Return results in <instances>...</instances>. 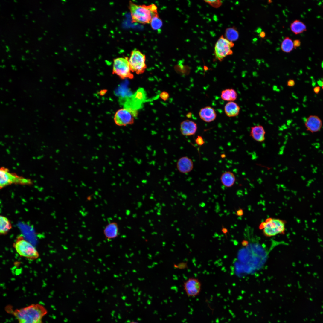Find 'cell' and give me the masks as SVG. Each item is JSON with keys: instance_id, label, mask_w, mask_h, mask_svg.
<instances>
[{"instance_id": "18", "label": "cell", "mask_w": 323, "mask_h": 323, "mask_svg": "<svg viewBox=\"0 0 323 323\" xmlns=\"http://www.w3.org/2000/svg\"><path fill=\"white\" fill-rule=\"evenodd\" d=\"M240 109L239 105L234 101L228 102L226 104L224 108L225 113L229 117L237 116L239 114Z\"/></svg>"}, {"instance_id": "17", "label": "cell", "mask_w": 323, "mask_h": 323, "mask_svg": "<svg viewBox=\"0 0 323 323\" xmlns=\"http://www.w3.org/2000/svg\"><path fill=\"white\" fill-rule=\"evenodd\" d=\"M266 133L263 126L260 125H256L251 127L250 135L255 141L262 142L265 139Z\"/></svg>"}, {"instance_id": "40", "label": "cell", "mask_w": 323, "mask_h": 323, "mask_svg": "<svg viewBox=\"0 0 323 323\" xmlns=\"http://www.w3.org/2000/svg\"><path fill=\"white\" fill-rule=\"evenodd\" d=\"M25 42H27V41H25Z\"/></svg>"}, {"instance_id": "26", "label": "cell", "mask_w": 323, "mask_h": 323, "mask_svg": "<svg viewBox=\"0 0 323 323\" xmlns=\"http://www.w3.org/2000/svg\"><path fill=\"white\" fill-rule=\"evenodd\" d=\"M213 7L217 8L222 4V2L220 0H208L205 1Z\"/></svg>"}, {"instance_id": "36", "label": "cell", "mask_w": 323, "mask_h": 323, "mask_svg": "<svg viewBox=\"0 0 323 323\" xmlns=\"http://www.w3.org/2000/svg\"><path fill=\"white\" fill-rule=\"evenodd\" d=\"M129 323H138V322H136V321H131V322H129Z\"/></svg>"}, {"instance_id": "25", "label": "cell", "mask_w": 323, "mask_h": 323, "mask_svg": "<svg viewBox=\"0 0 323 323\" xmlns=\"http://www.w3.org/2000/svg\"><path fill=\"white\" fill-rule=\"evenodd\" d=\"M150 23L151 28L154 30H158L160 29L163 25L162 21L159 17L158 14L152 18Z\"/></svg>"}, {"instance_id": "13", "label": "cell", "mask_w": 323, "mask_h": 323, "mask_svg": "<svg viewBox=\"0 0 323 323\" xmlns=\"http://www.w3.org/2000/svg\"><path fill=\"white\" fill-rule=\"evenodd\" d=\"M197 129L196 123L191 120H184L180 124V131L182 135L184 136H189L194 135Z\"/></svg>"}, {"instance_id": "3", "label": "cell", "mask_w": 323, "mask_h": 323, "mask_svg": "<svg viewBox=\"0 0 323 323\" xmlns=\"http://www.w3.org/2000/svg\"><path fill=\"white\" fill-rule=\"evenodd\" d=\"M13 247L20 256L29 260H36L39 257V254L36 248L22 235L17 237Z\"/></svg>"}, {"instance_id": "10", "label": "cell", "mask_w": 323, "mask_h": 323, "mask_svg": "<svg viewBox=\"0 0 323 323\" xmlns=\"http://www.w3.org/2000/svg\"><path fill=\"white\" fill-rule=\"evenodd\" d=\"M144 92L143 89H138L133 95L125 102L124 108L137 111L145 98Z\"/></svg>"}, {"instance_id": "34", "label": "cell", "mask_w": 323, "mask_h": 323, "mask_svg": "<svg viewBox=\"0 0 323 323\" xmlns=\"http://www.w3.org/2000/svg\"><path fill=\"white\" fill-rule=\"evenodd\" d=\"M221 230L222 232L224 234H226L228 232L227 229L224 227L222 228Z\"/></svg>"}, {"instance_id": "39", "label": "cell", "mask_w": 323, "mask_h": 323, "mask_svg": "<svg viewBox=\"0 0 323 323\" xmlns=\"http://www.w3.org/2000/svg\"><path fill=\"white\" fill-rule=\"evenodd\" d=\"M33 22H35V21H33Z\"/></svg>"}, {"instance_id": "20", "label": "cell", "mask_w": 323, "mask_h": 323, "mask_svg": "<svg viewBox=\"0 0 323 323\" xmlns=\"http://www.w3.org/2000/svg\"><path fill=\"white\" fill-rule=\"evenodd\" d=\"M290 28L291 31L295 35L302 33L307 30L305 24L298 19L292 21L290 24Z\"/></svg>"}, {"instance_id": "22", "label": "cell", "mask_w": 323, "mask_h": 323, "mask_svg": "<svg viewBox=\"0 0 323 323\" xmlns=\"http://www.w3.org/2000/svg\"><path fill=\"white\" fill-rule=\"evenodd\" d=\"M10 221L6 217L1 215L0 217V233L4 235L7 234L12 228Z\"/></svg>"}, {"instance_id": "41", "label": "cell", "mask_w": 323, "mask_h": 323, "mask_svg": "<svg viewBox=\"0 0 323 323\" xmlns=\"http://www.w3.org/2000/svg\"><path fill=\"white\" fill-rule=\"evenodd\" d=\"M2 41H3V42L4 41L3 40H2Z\"/></svg>"}, {"instance_id": "27", "label": "cell", "mask_w": 323, "mask_h": 323, "mask_svg": "<svg viewBox=\"0 0 323 323\" xmlns=\"http://www.w3.org/2000/svg\"><path fill=\"white\" fill-rule=\"evenodd\" d=\"M195 142L199 146L203 145L205 143L202 137L200 135L197 136L195 139Z\"/></svg>"}, {"instance_id": "12", "label": "cell", "mask_w": 323, "mask_h": 323, "mask_svg": "<svg viewBox=\"0 0 323 323\" xmlns=\"http://www.w3.org/2000/svg\"><path fill=\"white\" fill-rule=\"evenodd\" d=\"M304 124L307 130L312 133L319 131L322 125L321 119L315 115H310L305 120Z\"/></svg>"}, {"instance_id": "6", "label": "cell", "mask_w": 323, "mask_h": 323, "mask_svg": "<svg viewBox=\"0 0 323 323\" xmlns=\"http://www.w3.org/2000/svg\"><path fill=\"white\" fill-rule=\"evenodd\" d=\"M146 56L139 50L135 49L131 53L129 62L132 72L137 74H141L145 71L147 66Z\"/></svg>"}, {"instance_id": "14", "label": "cell", "mask_w": 323, "mask_h": 323, "mask_svg": "<svg viewBox=\"0 0 323 323\" xmlns=\"http://www.w3.org/2000/svg\"><path fill=\"white\" fill-rule=\"evenodd\" d=\"M176 167L179 172L183 174L187 173L193 170V162L188 157L183 156L178 160L176 163Z\"/></svg>"}, {"instance_id": "28", "label": "cell", "mask_w": 323, "mask_h": 323, "mask_svg": "<svg viewBox=\"0 0 323 323\" xmlns=\"http://www.w3.org/2000/svg\"><path fill=\"white\" fill-rule=\"evenodd\" d=\"M160 97L163 100L166 101L169 98V95L167 92L163 91L160 94Z\"/></svg>"}, {"instance_id": "16", "label": "cell", "mask_w": 323, "mask_h": 323, "mask_svg": "<svg viewBox=\"0 0 323 323\" xmlns=\"http://www.w3.org/2000/svg\"><path fill=\"white\" fill-rule=\"evenodd\" d=\"M199 115L201 120L208 123L214 121L217 116L214 109L210 106H206L201 108L199 112Z\"/></svg>"}, {"instance_id": "30", "label": "cell", "mask_w": 323, "mask_h": 323, "mask_svg": "<svg viewBox=\"0 0 323 323\" xmlns=\"http://www.w3.org/2000/svg\"><path fill=\"white\" fill-rule=\"evenodd\" d=\"M287 86L290 87H292L295 85V83L293 80L290 79L287 81Z\"/></svg>"}, {"instance_id": "29", "label": "cell", "mask_w": 323, "mask_h": 323, "mask_svg": "<svg viewBox=\"0 0 323 323\" xmlns=\"http://www.w3.org/2000/svg\"><path fill=\"white\" fill-rule=\"evenodd\" d=\"M293 45L294 48L299 47L301 45V42L300 40L296 39L293 41Z\"/></svg>"}, {"instance_id": "9", "label": "cell", "mask_w": 323, "mask_h": 323, "mask_svg": "<svg viewBox=\"0 0 323 323\" xmlns=\"http://www.w3.org/2000/svg\"><path fill=\"white\" fill-rule=\"evenodd\" d=\"M0 189L12 184H30L31 181L22 177H19L8 171L6 168H1L0 170Z\"/></svg>"}, {"instance_id": "31", "label": "cell", "mask_w": 323, "mask_h": 323, "mask_svg": "<svg viewBox=\"0 0 323 323\" xmlns=\"http://www.w3.org/2000/svg\"><path fill=\"white\" fill-rule=\"evenodd\" d=\"M236 215L238 216H241L243 214V210L241 209H239L236 211Z\"/></svg>"}, {"instance_id": "5", "label": "cell", "mask_w": 323, "mask_h": 323, "mask_svg": "<svg viewBox=\"0 0 323 323\" xmlns=\"http://www.w3.org/2000/svg\"><path fill=\"white\" fill-rule=\"evenodd\" d=\"M127 57H118L114 60L112 74L122 79H132L134 75L131 73Z\"/></svg>"}, {"instance_id": "2", "label": "cell", "mask_w": 323, "mask_h": 323, "mask_svg": "<svg viewBox=\"0 0 323 323\" xmlns=\"http://www.w3.org/2000/svg\"><path fill=\"white\" fill-rule=\"evenodd\" d=\"M129 8L132 22L149 23L152 18L158 14L157 7L153 4L148 5H140L130 1Z\"/></svg>"}, {"instance_id": "32", "label": "cell", "mask_w": 323, "mask_h": 323, "mask_svg": "<svg viewBox=\"0 0 323 323\" xmlns=\"http://www.w3.org/2000/svg\"><path fill=\"white\" fill-rule=\"evenodd\" d=\"M320 90V87L319 86H316L313 89V91L316 94H318Z\"/></svg>"}, {"instance_id": "1", "label": "cell", "mask_w": 323, "mask_h": 323, "mask_svg": "<svg viewBox=\"0 0 323 323\" xmlns=\"http://www.w3.org/2000/svg\"><path fill=\"white\" fill-rule=\"evenodd\" d=\"M5 310L13 315L18 323H43V318L47 313L45 307L39 304H33L15 310L11 306H7Z\"/></svg>"}, {"instance_id": "38", "label": "cell", "mask_w": 323, "mask_h": 323, "mask_svg": "<svg viewBox=\"0 0 323 323\" xmlns=\"http://www.w3.org/2000/svg\"><path fill=\"white\" fill-rule=\"evenodd\" d=\"M322 89H323V83H322Z\"/></svg>"}, {"instance_id": "7", "label": "cell", "mask_w": 323, "mask_h": 323, "mask_svg": "<svg viewBox=\"0 0 323 323\" xmlns=\"http://www.w3.org/2000/svg\"><path fill=\"white\" fill-rule=\"evenodd\" d=\"M137 110L125 108L118 110L114 117L115 124L119 126H126L134 124L135 119L138 116Z\"/></svg>"}, {"instance_id": "11", "label": "cell", "mask_w": 323, "mask_h": 323, "mask_svg": "<svg viewBox=\"0 0 323 323\" xmlns=\"http://www.w3.org/2000/svg\"><path fill=\"white\" fill-rule=\"evenodd\" d=\"M201 284L196 278H191L184 284V289L187 295L190 297H195L198 295L201 291Z\"/></svg>"}, {"instance_id": "23", "label": "cell", "mask_w": 323, "mask_h": 323, "mask_svg": "<svg viewBox=\"0 0 323 323\" xmlns=\"http://www.w3.org/2000/svg\"><path fill=\"white\" fill-rule=\"evenodd\" d=\"M225 36L228 40L233 42L238 39L239 34L236 28L233 27L228 28L226 29Z\"/></svg>"}, {"instance_id": "15", "label": "cell", "mask_w": 323, "mask_h": 323, "mask_svg": "<svg viewBox=\"0 0 323 323\" xmlns=\"http://www.w3.org/2000/svg\"><path fill=\"white\" fill-rule=\"evenodd\" d=\"M119 231V227L117 222H112L108 223L103 230L106 240L109 241L116 238L118 236Z\"/></svg>"}, {"instance_id": "21", "label": "cell", "mask_w": 323, "mask_h": 323, "mask_svg": "<svg viewBox=\"0 0 323 323\" xmlns=\"http://www.w3.org/2000/svg\"><path fill=\"white\" fill-rule=\"evenodd\" d=\"M237 97V93L233 89H227L223 90L221 92V98L224 101H234L236 100Z\"/></svg>"}, {"instance_id": "19", "label": "cell", "mask_w": 323, "mask_h": 323, "mask_svg": "<svg viewBox=\"0 0 323 323\" xmlns=\"http://www.w3.org/2000/svg\"><path fill=\"white\" fill-rule=\"evenodd\" d=\"M220 180L223 185L225 187L229 188L234 185L236 178L233 173L229 171H226L221 175Z\"/></svg>"}, {"instance_id": "8", "label": "cell", "mask_w": 323, "mask_h": 323, "mask_svg": "<svg viewBox=\"0 0 323 323\" xmlns=\"http://www.w3.org/2000/svg\"><path fill=\"white\" fill-rule=\"evenodd\" d=\"M234 46L231 42L223 36H221L216 42L214 48L215 58L220 61H222L228 56L231 55L233 52L231 48Z\"/></svg>"}, {"instance_id": "24", "label": "cell", "mask_w": 323, "mask_h": 323, "mask_svg": "<svg viewBox=\"0 0 323 323\" xmlns=\"http://www.w3.org/2000/svg\"><path fill=\"white\" fill-rule=\"evenodd\" d=\"M281 48L283 52L287 53H290L294 48L293 41L289 37H285L281 42Z\"/></svg>"}, {"instance_id": "35", "label": "cell", "mask_w": 323, "mask_h": 323, "mask_svg": "<svg viewBox=\"0 0 323 323\" xmlns=\"http://www.w3.org/2000/svg\"><path fill=\"white\" fill-rule=\"evenodd\" d=\"M191 113H188L186 115V116L188 118H190L191 116Z\"/></svg>"}, {"instance_id": "37", "label": "cell", "mask_w": 323, "mask_h": 323, "mask_svg": "<svg viewBox=\"0 0 323 323\" xmlns=\"http://www.w3.org/2000/svg\"><path fill=\"white\" fill-rule=\"evenodd\" d=\"M6 48H7V49H8V46H6Z\"/></svg>"}, {"instance_id": "33", "label": "cell", "mask_w": 323, "mask_h": 323, "mask_svg": "<svg viewBox=\"0 0 323 323\" xmlns=\"http://www.w3.org/2000/svg\"><path fill=\"white\" fill-rule=\"evenodd\" d=\"M259 36L261 38H264L266 36V33L264 31H261L259 34Z\"/></svg>"}, {"instance_id": "4", "label": "cell", "mask_w": 323, "mask_h": 323, "mask_svg": "<svg viewBox=\"0 0 323 323\" xmlns=\"http://www.w3.org/2000/svg\"><path fill=\"white\" fill-rule=\"evenodd\" d=\"M285 222L279 219L269 218L262 222L259 228L263 230V234L266 237H271L278 234L285 233Z\"/></svg>"}]
</instances>
